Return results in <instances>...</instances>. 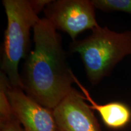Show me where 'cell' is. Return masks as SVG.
Segmentation results:
<instances>
[{
  "instance_id": "obj_1",
  "label": "cell",
  "mask_w": 131,
  "mask_h": 131,
  "mask_svg": "<svg viewBox=\"0 0 131 131\" xmlns=\"http://www.w3.org/2000/svg\"><path fill=\"white\" fill-rule=\"evenodd\" d=\"M34 49L24 64V91L41 105L53 110L73 89V72L67 61L61 37L45 18L33 28Z\"/></svg>"
},
{
  "instance_id": "obj_2",
  "label": "cell",
  "mask_w": 131,
  "mask_h": 131,
  "mask_svg": "<svg viewBox=\"0 0 131 131\" xmlns=\"http://www.w3.org/2000/svg\"><path fill=\"white\" fill-rule=\"evenodd\" d=\"M69 48L80 55L88 81L95 86L131 55V30L117 32L98 26L85 38L72 41Z\"/></svg>"
},
{
  "instance_id": "obj_3",
  "label": "cell",
  "mask_w": 131,
  "mask_h": 131,
  "mask_svg": "<svg viewBox=\"0 0 131 131\" xmlns=\"http://www.w3.org/2000/svg\"><path fill=\"white\" fill-rule=\"evenodd\" d=\"M7 24L4 32L1 71L12 88L24 91L19 64L30 50V30L40 18L30 0H3Z\"/></svg>"
},
{
  "instance_id": "obj_4",
  "label": "cell",
  "mask_w": 131,
  "mask_h": 131,
  "mask_svg": "<svg viewBox=\"0 0 131 131\" xmlns=\"http://www.w3.org/2000/svg\"><path fill=\"white\" fill-rule=\"evenodd\" d=\"M43 12L57 30L67 33L73 41L84 30L99 26L92 0L52 1Z\"/></svg>"
},
{
  "instance_id": "obj_5",
  "label": "cell",
  "mask_w": 131,
  "mask_h": 131,
  "mask_svg": "<svg viewBox=\"0 0 131 131\" xmlns=\"http://www.w3.org/2000/svg\"><path fill=\"white\" fill-rule=\"evenodd\" d=\"M75 89L53 110L58 131H101L92 109Z\"/></svg>"
},
{
  "instance_id": "obj_6",
  "label": "cell",
  "mask_w": 131,
  "mask_h": 131,
  "mask_svg": "<svg viewBox=\"0 0 131 131\" xmlns=\"http://www.w3.org/2000/svg\"><path fill=\"white\" fill-rule=\"evenodd\" d=\"M7 95L15 115L24 131H58L53 110L41 105L24 91L11 85Z\"/></svg>"
},
{
  "instance_id": "obj_7",
  "label": "cell",
  "mask_w": 131,
  "mask_h": 131,
  "mask_svg": "<svg viewBox=\"0 0 131 131\" xmlns=\"http://www.w3.org/2000/svg\"><path fill=\"white\" fill-rule=\"evenodd\" d=\"M74 83L82 92L85 100L90 103V107L96 111L101 120L108 128L118 130L124 128L131 121V109L125 103L114 101L104 104H99L95 101L89 92L75 76Z\"/></svg>"
},
{
  "instance_id": "obj_8",
  "label": "cell",
  "mask_w": 131,
  "mask_h": 131,
  "mask_svg": "<svg viewBox=\"0 0 131 131\" xmlns=\"http://www.w3.org/2000/svg\"><path fill=\"white\" fill-rule=\"evenodd\" d=\"M10 85L7 76L0 71V124L16 117L7 95L8 88Z\"/></svg>"
},
{
  "instance_id": "obj_9",
  "label": "cell",
  "mask_w": 131,
  "mask_h": 131,
  "mask_svg": "<svg viewBox=\"0 0 131 131\" xmlns=\"http://www.w3.org/2000/svg\"><path fill=\"white\" fill-rule=\"evenodd\" d=\"M95 9L103 12H122L131 15V0H92Z\"/></svg>"
},
{
  "instance_id": "obj_10",
  "label": "cell",
  "mask_w": 131,
  "mask_h": 131,
  "mask_svg": "<svg viewBox=\"0 0 131 131\" xmlns=\"http://www.w3.org/2000/svg\"><path fill=\"white\" fill-rule=\"evenodd\" d=\"M0 131H24L16 117L12 120L0 124Z\"/></svg>"
},
{
  "instance_id": "obj_11",
  "label": "cell",
  "mask_w": 131,
  "mask_h": 131,
  "mask_svg": "<svg viewBox=\"0 0 131 131\" xmlns=\"http://www.w3.org/2000/svg\"><path fill=\"white\" fill-rule=\"evenodd\" d=\"M52 0H30L31 6L35 12L39 14L52 2Z\"/></svg>"
}]
</instances>
